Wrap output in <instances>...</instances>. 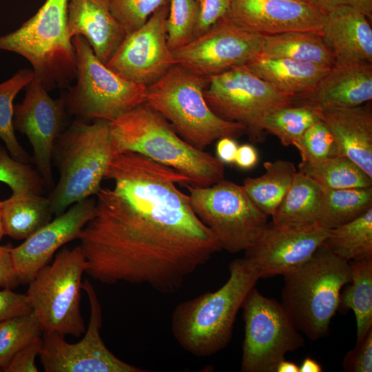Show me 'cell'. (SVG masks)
I'll list each match as a JSON object with an SVG mask.
<instances>
[{
	"instance_id": "1",
	"label": "cell",
	"mask_w": 372,
	"mask_h": 372,
	"mask_svg": "<svg viewBox=\"0 0 372 372\" xmlns=\"http://www.w3.org/2000/svg\"><path fill=\"white\" fill-rule=\"evenodd\" d=\"M93 217L79 238L85 273L104 284L146 285L178 291L186 278L221 250L176 184L192 185L176 170L141 154H116L105 172Z\"/></svg>"
},
{
	"instance_id": "2",
	"label": "cell",
	"mask_w": 372,
	"mask_h": 372,
	"mask_svg": "<svg viewBox=\"0 0 372 372\" xmlns=\"http://www.w3.org/2000/svg\"><path fill=\"white\" fill-rule=\"evenodd\" d=\"M229 272L228 280L220 289L182 302L172 312L173 336L193 355L211 356L227 347L238 312L260 279L244 257L231 261Z\"/></svg>"
},
{
	"instance_id": "3",
	"label": "cell",
	"mask_w": 372,
	"mask_h": 372,
	"mask_svg": "<svg viewBox=\"0 0 372 372\" xmlns=\"http://www.w3.org/2000/svg\"><path fill=\"white\" fill-rule=\"evenodd\" d=\"M110 129L115 155L141 154L189 178L192 185L207 187L225 178V163L185 141L145 103L110 122Z\"/></svg>"
},
{
	"instance_id": "4",
	"label": "cell",
	"mask_w": 372,
	"mask_h": 372,
	"mask_svg": "<svg viewBox=\"0 0 372 372\" xmlns=\"http://www.w3.org/2000/svg\"><path fill=\"white\" fill-rule=\"evenodd\" d=\"M114 156L110 121L76 120L65 128L52 152L59 173L48 196L53 214L59 216L73 204L96 196Z\"/></svg>"
},
{
	"instance_id": "5",
	"label": "cell",
	"mask_w": 372,
	"mask_h": 372,
	"mask_svg": "<svg viewBox=\"0 0 372 372\" xmlns=\"http://www.w3.org/2000/svg\"><path fill=\"white\" fill-rule=\"evenodd\" d=\"M283 278L280 303L296 327L313 341L326 337L342 289L351 282L349 262L323 244L310 260Z\"/></svg>"
},
{
	"instance_id": "6",
	"label": "cell",
	"mask_w": 372,
	"mask_h": 372,
	"mask_svg": "<svg viewBox=\"0 0 372 372\" xmlns=\"http://www.w3.org/2000/svg\"><path fill=\"white\" fill-rule=\"evenodd\" d=\"M207 83L208 78L175 64L147 87L145 102L185 141L203 151L220 138H236L246 134L242 125L220 118L209 107L204 96Z\"/></svg>"
},
{
	"instance_id": "7",
	"label": "cell",
	"mask_w": 372,
	"mask_h": 372,
	"mask_svg": "<svg viewBox=\"0 0 372 372\" xmlns=\"http://www.w3.org/2000/svg\"><path fill=\"white\" fill-rule=\"evenodd\" d=\"M69 0H45L18 29L0 36V50L27 59L50 92L68 89L76 79L75 49L67 30Z\"/></svg>"
},
{
	"instance_id": "8",
	"label": "cell",
	"mask_w": 372,
	"mask_h": 372,
	"mask_svg": "<svg viewBox=\"0 0 372 372\" xmlns=\"http://www.w3.org/2000/svg\"><path fill=\"white\" fill-rule=\"evenodd\" d=\"M72 42L76 81L65 91L68 115L85 122H111L145 102V85L127 81L107 68L84 37H74Z\"/></svg>"
},
{
	"instance_id": "9",
	"label": "cell",
	"mask_w": 372,
	"mask_h": 372,
	"mask_svg": "<svg viewBox=\"0 0 372 372\" xmlns=\"http://www.w3.org/2000/svg\"><path fill=\"white\" fill-rule=\"evenodd\" d=\"M87 261L81 247L63 248L42 267L25 293L43 333L75 338L86 328L81 312L82 277Z\"/></svg>"
},
{
	"instance_id": "10",
	"label": "cell",
	"mask_w": 372,
	"mask_h": 372,
	"mask_svg": "<svg viewBox=\"0 0 372 372\" xmlns=\"http://www.w3.org/2000/svg\"><path fill=\"white\" fill-rule=\"evenodd\" d=\"M193 211L211 231L221 250L245 251L258 240L267 216L251 201L242 185L225 178L200 187L185 184Z\"/></svg>"
},
{
	"instance_id": "11",
	"label": "cell",
	"mask_w": 372,
	"mask_h": 372,
	"mask_svg": "<svg viewBox=\"0 0 372 372\" xmlns=\"http://www.w3.org/2000/svg\"><path fill=\"white\" fill-rule=\"evenodd\" d=\"M204 96L217 116L242 125L254 143L265 140L262 126L265 116L295 102L293 97L242 66L209 77Z\"/></svg>"
},
{
	"instance_id": "12",
	"label": "cell",
	"mask_w": 372,
	"mask_h": 372,
	"mask_svg": "<svg viewBox=\"0 0 372 372\" xmlns=\"http://www.w3.org/2000/svg\"><path fill=\"white\" fill-rule=\"evenodd\" d=\"M241 309L245 322L242 372H276L287 353L304 347L302 334L278 301L254 287Z\"/></svg>"
},
{
	"instance_id": "13",
	"label": "cell",
	"mask_w": 372,
	"mask_h": 372,
	"mask_svg": "<svg viewBox=\"0 0 372 372\" xmlns=\"http://www.w3.org/2000/svg\"><path fill=\"white\" fill-rule=\"evenodd\" d=\"M90 306L88 326L83 338L69 343L64 335L43 333L39 358L45 372H147L115 356L105 346L101 335L102 309L92 285L82 284Z\"/></svg>"
},
{
	"instance_id": "14",
	"label": "cell",
	"mask_w": 372,
	"mask_h": 372,
	"mask_svg": "<svg viewBox=\"0 0 372 372\" xmlns=\"http://www.w3.org/2000/svg\"><path fill=\"white\" fill-rule=\"evenodd\" d=\"M263 36L223 17L206 32L174 50L173 56L176 64L209 78L258 57Z\"/></svg>"
},
{
	"instance_id": "15",
	"label": "cell",
	"mask_w": 372,
	"mask_h": 372,
	"mask_svg": "<svg viewBox=\"0 0 372 372\" xmlns=\"http://www.w3.org/2000/svg\"><path fill=\"white\" fill-rule=\"evenodd\" d=\"M65 91L52 99L37 77L25 86L24 99L14 105L13 126L28 138L33 149L36 169L45 187L53 188L52 152L55 141L65 129Z\"/></svg>"
},
{
	"instance_id": "16",
	"label": "cell",
	"mask_w": 372,
	"mask_h": 372,
	"mask_svg": "<svg viewBox=\"0 0 372 372\" xmlns=\"http://www.w3.org/2000/svg\"><path fill=\"white\" fill-rule=\"evenodd\" d=\"M169 6L156 10L143 26L127 34L107 67L122 78L146 87L165 74L176 64L167 44Z\"/></svg>"
},
{
	"instance_id": "17",
	"label": "cell",
	"mask_w": 372,
	"mask_h": 372,
	"mask_svg": "<svg viewBox=\"0 0 372 372\" xmlns=\"http://www.w3.org/2000/svg\"><path fill=\"white\" fill-rule=\"evenodd\" d=\"M329 230L318 222L300 227H281L267 223L244 258L260 278L282 275L307 262L324 244Z\"/></svg>"
},
{
	"instance_id": "18",
	"label": "cell",
	"mask_w": 372,
	"mask_h": 372,
	"mask_svg": "<svg viewBox=\"0 0 372 372\" xmlns=\"http://www.w3.org/2000/svg\"><path fill=\"white\" fill-rule=\"evenodd\" d=\"M96 203L90 197L73 204L23 242L12 247L13 265L21 284H29L59 248L79 238L94 214Z\"/></svg>"
},
{
	"instance_id": "19",
	"label": "cell",
	"mask_w": 372,
	"mask_h": 372,
	"mask_svg": "<svg viewBox=\"0 0 372 372\" xmlns=\"http://www.w3.org/2000/svg\"><path fill=\"white\" fill-rule=\"evenodd\" d=\"M327 13L302 0H231L224 17L262 35L292 31L322 32Z\"/></svg>"
},
{
	"instance_id": "20",
	"label": "cell",
	"mask_w": 372,
	"mask_h": 372,
	"mask_svg": "<svg viewBox=\"0 0 372 372\" xmlns=\"http://www.w3.org/2000/svg\"><path fill=\"white\" fill-rule=\"evenodd\" d=\"M372 99V64H334L308 94L295 99L320 110L358 107Z\"/></svg>"
},
{
	"instance_id": "21",
	"label": "cell",
	"mask_w": 372,
	"mask_h": 372,
	"mask_svg": "<svg viewBox=\"0 0 372 372\" xmlns=\"http://www.w3.org/2000/svg\"><path fill=\"white\" fill-rule=\"evenodd\" d=\"M67 30L72 39L84 37L105 65L127 34L112 14L110 0H69Z\"/></svg>"
},
{
	"instance_id": "22",
	"label": "cell",
	"mask_w": 372,
	"mask_h": 372,
	"mask_svg": "<svg viewBox=\"0 0 372 372\" xmlns=\"http://www.w3.org/2000/svg\"><path fill=\"white\" fill-rule=\"evenodd\" d=\"M321 34L335 64H372V28L360 10L346 6L332 8Z\"/></svg>"
},
{
	"instance_id": "23",
	"label": "cell",
	"mask_w": 372,
	"mask_h": 372,
	"mask_svg": "<svg viewBox=\"0 0 372 372\" xmlns=\"http://www.w3.org/2000/svg\"><path fill=\"white\" fill-rule=\"evenodd\" d=\"M320 115L332 133L340 156L352 161L372 178L371 102L354 107L320 110Z\"/></svg>"
},
{
	"instance_id": "24",
	"label": "cell",
	"mask_w": 372,
	"mask_h": 372,
	"mask_svg": "<svg viewBox=\"0 0 372 372\" xmlns=\"http://www.w3.org/2000/svg\"><path fill=\"white\" fill-rule=\"evenodd\" d=\"M242 67L294 99L310 92L330 69L289 59L261 56Z\"/></svg>"
},
{
	"instance_id": "25",
	"label": "cell",
	"mask_w": 372,
	"mask_h": 372,
	"mask_svg": "<svg viewBox=\"0 0 372 372\" xmlns=\"http://www.w3.org/2000/svg\"><path fill=\"white\" fill-rule=\"evenodd\" d=\"M265 58L289 59L331 68L334 56L321 33L292 31L264 35L260 56Z\"/></svg>"
},
{
	"instance_id": "26",
	"label": "cell",
	"mask_w": 372,
	"mask_h": 372,
	"mask_svg": "<svg viewBox=\"0 0 372 372\" xmlns=\"http://www.w3.org/2000/svg\"><path fill=\"white\" fill-rule=\"evenodd\" d=\"M48 197L17 194L1 202V221L4 236L25 240L52 220Z\"/></svg>"
},
{
	"instance_id": "27",
	"label": "cell",
	"mask_w": 372,
	"mask_h": 372,
	"mask_svg": "<svg viewBox=\"0 0 372 372\" xmlns=\"http://www.w3.org/2000/svg\"><path fill=\"white\" fill-rule=\"evenodd\" d=\"M322 194L323 189L316 182L298 171L271 223L300 227L318 223Z\"/></svg>"
},
{
	"instance_id": "28",
	"label": "cell",
	"mask_w": 372,
	"mask_h": 372,
	"mask_svg": "<svg viewBox=\"0 0 372 372\" xmlns=\"http://www.w3.org/2000/svg\"><path fill=\"white\" fill-rule=\"evenodd\" d=\"M265 172L247 177L242 185L254 204L267 216H272L291 187L298 172L293 163L282 159L263 163Z\"/></svg>"
},
{
	"instance_id": "29",
	"label": "cell",
	"mask_w": 372,
	"mask_h": 372,
	"mask_svg": "<svg viewBox=\"0 0 372 372\" xmlns=\"http://www.w3.org/2000/svg\"><path fill=\"white\" fill-rule=\"evenodd\" d=\"M349 265L351 282L341 293L340 305L355 314L357 343L372 329V256L351 260Z\"/></svg>"
},
{
	"instance_id": "30",
	"label": "cell",
	"mask_w": 372,
	"mask_h": 372,
	"mask_svg": "<svg viewBox=\"0 0 372 372\" xmlns=\"http://www.w3.org/2000/svg\"><path fill=\"white\" fill-rule=\"evenodd\" d=\"M372 208V187L323 190L318 223L331 229Z\"/></svg>"
},
{
	"instance_id": "31",
	"label": "cell",
	"mask_w": 372,
	"mask_h": 372,
	"mask_svg": "<svg viewBox=\"0 0 372 372\" xmlns=\"http://www.w3.org/2000/svg\"><path fill=\"white\" fill-rule=\"evenodd\" d=\"M324 244L350 262L372 256V208L357 218L329 230Z\"/></svg>"
},
{
	"instance_id": "32",
	"label": "cell",
	"mask_w": 372,
	"mask_h": 372,
	"mask_svg": "<svg viewBox=\"0 0 372 372\" xmlns=\"http://www.w3.org/2000/svg\"><path fill=\"white\" fill-rule=\"evenodd\" d=\"M298 171L312 179L323 190L372 187V178L343 156L312 165L300 163Z\"/></svg>"
},
{
	"instance_id": "33",
	"label": "cell",
	"mask_w": 372,
	"mask_h": 372,
	"mask_svg": "<svg viewBox=\"0 0 372 372\" xmlns=\"http://www.w3.org/2000/svg\"><path fill=\"white\" fill-rule=\"evenodd\" d=\"M320 119L319 109L294 103L267 114L262 126L266 133L276 136L281 144L287 147L293 145L304 132Z\"/></svg>"
},
{
	"instance_id": "34",
	"label": "cell",
	"mask_w": 372,
	"mask_h": 372,
	"mask_svg": "<svg viewBox=\"0 0 372 372\" xmlns=\"http://www.w3.org/2000/svg\"><path fill=\"white\" fill-rule=\"evenodd\" d=\"M32 69L18 70L12 77L0 83V138L10 155L15 160L30 163L31 159L18 141L13 126L14 99L34 78Z\"/></svg>"
},
{
	"instance_id": "35",
	"label": "cell",
	"mask_w": 372,
	"mask_h": 372,
	"mask_svg": "<svg viewBox=\"0 0 372 372\" xmlns=\"http://www.w3.org/2000/svg\"><path fill=\"white\" fill-rule=\"evenodd\" d=\"M42 334L32 311L0 322V369L3 370L19 351Z\"/></svg>"
},
{
	"instance_id": "36",
	"label": "cell",
	"mask_w": 372,
	"mask_h": 372,
	"mask_svg": "<svg viewBox=\"0 0 372 372\" xmlns=\"http://www.w3.org/2000/svg\"><path fill=\"white\" fill-rule=\"evenodd\" d=\"M302 163L316 165L340 156L334 137L321 118L310 126L293 144Z\"/></svg>"
},
{
	"instance_id": "37",
	"label": "cell",
	"mask_w": 372,
	"mask_h": 372,
	"mask_svg": "<svg viewBox=\"0 0 372 372\" xmlns=\"http://www.w3.org/2000/svg\"><path fill=\"white\" fill-rule=\"evenodd\" d=\"M0 182L7 185L13 194L42 195L45 187L37 169L30 163L14 159L4 147L0 151Z\"/></svg>"
},
{
	"instance_id": "38",
	"label": "cell",
	"mask_w": 372,
	"mask_h": 372,
	"mask_svg": "<svg viewBox=\"0 0 372 372\" xmlns=\"http://www.w3.org/2000/svg\"><path fill=\"white\" fill-rule=\"evenodd\" d=\"M196 17L194 0H170L166 30L167 44L172 52L194 39Z\"/></svg>"
},
{
	"instance_id": "39",
	"label": "cell",
	"mask_w": 372,
	"mask_h": 372,
	"mask_svg": "<svg viewBox=\"0 0 372 372\" xmlns=\"http://www.w3.org/2000/svg\"><path fill=\"white\" fill-rule=\"evenodd\" d=\"M170 0H110L113 16L127 34L143 26L158 8L169 5Z\"/></svg>"
},
{
	"instance_id": "40",
	"label": "cell",
	"mask_w": 372,
	"mask_h": 372,
	"mask_svg": "<svg viewBox=\"0 0 372 372\" xmlns=\"http://www.w3.org/2000/svg\"><path fill=\"white\" fill-rule=\"evenodd\" d=\"M194 1L197 17L194 39L206 32L225 16L231 0H194Z\"/></svg>"
},
{
	"instance_id": "41",
	"label": "cell",
	"mask_w": 372,
	"mask_h": 372,
	"mask_svg": "<svg viewBox=\"0 0 372 372\" xmlns=\"http://www.w3.org/2000/svg\"><path fill=\"white\" fill-rule=\"evenodd\" d=\"M342 367L347 372L372 371V329L346 354Z\"/></svg>"
},
{
	"instance_id": "42",
	"label": "cell",
	"mask_w": 372,
	"mask_h": 372,
	"mask_svg": "<svg viewBox=\"0 0 372 372\" xmlns=\"http://www.w3.org/2000/svg\"><path fill=\"white\" fill-rule=\"evenodd\" d=\"M32 311L25 293L14 292L11 289L0 291V322Z\"/></svg>"
},
{
	"instance_id": "43",
	"label": "cell",
	"mask_w": 372,
	"mask_h": 372,
	"mask_svg": "<svg viewBox=\"0 0 372 372\" xmlns=\"http://www.w3.org/2000/svg\"><path fill=\"white\" fill-rule=\"evenodd\" d=\"M42 343V335L35 338L16 354L3 371L5 372H38L35 360L39 355Z\"/></svg>"
},
{
	"instance_id": "44",
	"label": "cell",
	"mask_w": 372,
	"mask_h": 372,
	"mask_svg": "<svg viewBox=\"0 0 372 372\" xmlns=\"http://www.w3.org/2000/svg\"><path fill=\"white\" fill-rule=\"evenodd\" d=\"M12 246L0 245V287L17 288L21 285L14 269L12 255Z\"/></svg>"
},
{
	"instance_id": "45",
	"label": "cell",
	"mask_w": 372,
	"mask_h": 372,
	"mask_svg": "<svg viewBox=\"0 0 372 372\" xmlns=\"http://www.w3.org/2000/svg\"><path fill=\"white\" fill-rule=\"evenodd\" d=\"M258 154L256 148L250 144L238 146L235 161L236 165L242 169H250L258 163Z\"/></svg>"
},
{
	"instance_id": "46",
	"label": "cell",
	"mask_w": 372,
	"mask_h": 372,
	"mask_svg": "<svg viewBox=\"0 0 372 372\" xmlns=\"http://www.w3.org/2000/svg\"><path fill=\"white\" fill-rule=\"evenodd\" d=\"M238 145L234 138L223 137L218 139L216 144L217 157L227 164L234 163Z\"/></svg>"
},
{
	"instance_id": "47",
	"label": "cell",
	"mask_w": 372,
	"mask_h": 372,
	"mask_svg": "<svg viewBox=\"0 0 372 372\" xmlns=\"http://www.w3.org/2000/svg\"><path fill=\"white\" fill-rule=\"evenodd\" d=\"M331 7L346 6L362 12L370 21L372 19V0H327Z\"/></svg>"
},
{
	"instance_id": "48",
	"label": "cell",
	"mask_w": 372,
	"mask_h": 372,
	"mask_svg": "<svg viewBox=\"0 0 372 372\" xmlns=\"http://www.w3.org/2000/svg\"><path fill=\"white\" fill-rule=\"evenodd\" d=\"M321 365L311 357L306 358L299 366V372H321Z\"/></svg>"
},
{
	"instance_id": "49",
	"label": "cell",
	"mask_w": 372,
	"mask_h": 372,
	"mask_svg": "<svg viewBox=\"0 0 372 372\" xmlns=\"http://www.w3.org/2000/svg\"><path fill=\"white\" fill-rule=\"evenodd\" d=\"M276 372H299V366L284 359L278 364Z\"/></svg>"
},
{
	"instance_id": "50",
	"label": "cell",
	"mask_w": 372,
	"mask_h": 372,
	"mask_svg": "<svg viewBox=\"0 0 372 372\" xmlns=\"http://www.w3.org/2000/svg\"><path fill=\"white\" fill-rule=\"evenodd\" d=\"M318 9L323 11L325 13H327L330 10L331 7L328 3L327 0H302Z\"/></svg>"
},
{
	"instance_id": "51",
	"label": "cell",
	"mask_w": 372,
	"mask_h": 372,
	"mask_svg": "<svg viewBox=\"0 0 372 372\" xmlns=\"http://www.w3.org/2000/svg\"><path fill=\"white\" fill-rule=\"evenodd\" d=\"M1 202L2 200H0V241L4 236L3 230H2V226H1Z\"/></svg>"
},
{
	"instance_id": "52",
	"label": "cell",
	"mask_w": 372,
	"mask_h": 372,
	"mask_svg": "<svg viewBox=\"0 0 372 372\" xmlns=\"http://www.w3.org/2000/svg\"><path fill=\"white\" fill-rule=\"evenodd\" d=\"M3 147H2V146L0 145V151H1V149Z\"/></svg>"
}]
</instances>
